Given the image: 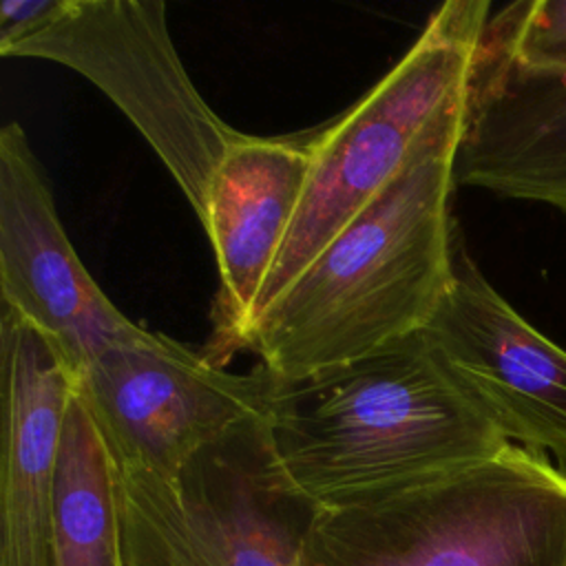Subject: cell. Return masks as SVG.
Listing matches in <instances>:
<instances>
[{
	"label": "cell",
	"instance_id": "cell-14",
	"mask_svg": "<svg viewBox=\"0 0 566 566\" xmlns=\"http://www.w3.org/2000/svg\"><path fill=\"white\" fill-rule=\"evenodd\" d=\"M480 42L533 66H566V0H517L489 15Z\"/></svg>",
	"mask_w": 566,
	"mask_h": 566
},
{
	"label": "cell",
	"instance_id": "cell-1",
	"mask_svg": "<svg viewBox=\"0 0 566 566\" xmlns=\"http://www.w3.org/2000/svg\"><path fill=\"white\" fill-rule=\"evenodd\" d=\"M268 420L281 467L318 509L380 500L511 444L427 329L360 360L279 382Z\"/></svg>",
	"mask_w": 566,
	"mask_h": 566
},
{
	"label": "cell",
	"instance_id": "cell-9",
	"mask_svg": "<svg viewBox=\"0 0 566 566\" xmlns=\"http://www.w3.org/2000/svg\"><path fill=\"white\" fill-rule=\"evenodd\" d=\"M0 287L2 305L53 340L75 380L137 327L80 261L46 175L15 122L0 130Z\"/></svg>",
	"mask_w": 566,
	"mask_h": 566
},
{
	"label": "cell",
	"instance_id": "cell-7",
	"mask_svg": "<svg viewBox=\"0 0 566 566\" xmlns=\"http://www.w3.org/2000/svg\"><path fill=\"white\" fill-rule=\"evenodd\" d=\"M276 387L261 365L250 374L226 371L203 352L142 325L77 378L113 464L168 480L228 429L268 413Z\"/></svg>",
	"mask_w": 566,
	"mask_h": 566
},
{
	"label": "cell",
	"instance_id": "cell-11",
	"mask_svg": "<svg viewBox=\"0 0 566 566\" xmlns=\"http://www.w3.org/2000/svg\"><path fill=\"white\" fill-rule=\"evenodd\" d=\"M453 181L566 217V66L524 64L478 42Z\"/></svg>",
	"mask_w": 566,
	"mask_h": 566
},
{
	"label": "cell",
	"instance_id": "cell-12",
	"mask_svg": "<svg viewBox=\"0 0 566 566\" xmlns=\"http://www.w3.org/2000/svg\"><path fill=\"white\" fill-rule=\"evenodd\" d=\"M0 566H53L62 433L77 380L62 352L2 305Z\"/></svg>",
	"mask_w": 566,
	"mask_h": 566
},
{
	"label": "cell",
	"instance_id": "cell-13",
	"mask_svg": "<svg viewBox=\"0 0 566 566\" xmlns=\"http://www.w3.org/2000/svg\"><path fill=\"white\" fill-rule=\"evenodd\" d=\"M53 566H124L113 458L77 391L55 475Z\"/></svg>",
	"mask_w": 566,
	"mask_h": 566
},
{
	"label": "cell",
	"instance_id": "cell-2",
	"mask_svg": "<svg viewBox=\"0 0 566 566\" xmlns=\"http://www.w3.org/2000/svg\"><path fill=\"white\" fill-rule=\"evenodd\" d=\"M460 133L462 119L438 130L254 318L245 349L274 380L360 360L429 325L451 281Z\"/></svg>",
	"mask_w": 566,
	"mask_h": 566
},
{
	"label": "cell",
	"instance_id": "cell-10",
	"mask_svg": "<svg viewBox=\"0 0 566 566\" xmlns=\"http://www.w3.org/2000/svg\"><path fill=\"white\" fill-rule=\"evenodd\" d=\"M312 148L314 128L285 137L239 133L212 175L201 223L219 268L212 338L203 349L214 365L245 349L259 294L310 177Z\"/></svg>",
	"mask_w": 566,
	"mask_h": 566
},
{
	"label": "cell",
	"instance_id": "cell-4",
	"mask_svg": "<svg viewBox=\"0 0 566 566\" xmlns=\"http://www.w3.org/2000/svg\"><path fill=\"white\" fill-rule=\"evenodd\" d=\"M489 15L486 0L444 2L360 99L314 128L310 177L254 318L398 179L438 130L464 117L473 57Z\"/></svg>",
	"mask_w": 566,
	"mask_h": 566
},
{
	"label": "cell",
	"instance_id": "cell-5",
	"mask_svg": "<svg viewBox=\"0 0 566 566\" xmlns=\"http://www.w3.org/2000/svg\"><path fill=\"white\" fill-rule=\"evenodd\" d=\"M115 478L124 566H301L318 513L281 467L268 413L199 449L172 480L137 467Z\"/></svg>",
	"mask_w": 566,
	"mask_h": 566
},
{
	"label": "cell",
	"instance_id": "cell-6",
	"mask_svg": "<svg viewBox=\"0 0 566 566\" xmlns=\"http://www.w3.org/2000/svg\"><path fill=\"white\" fill-rule=\"evenodd\" d=\"M0 53L51 60L88 77L126 113L203 221L212 175L239 133L190 82L164 2L57 0L38 29Z\"/></svg>",
	"mask_w": 566,
	"mask_h": 566
},
{
	"label": "cell",
	"instance_id": "cell-8",
	"mask_svg": "<svg viewBox=\"0 0 566 566\" xmlns=\"http://www.w3.org/2000/svg\"><path fill=\"white\" fill-rule=\"evenodd\" d=\"M444 363L517 447L566 467V349L484 279L455 223L449 287L424 327Z\"/></svg>",
	"mask_w": 566,
	"mask_h": 566
},
{
	"label": "cell",
	"instance_id": "cell-3",
	"mask_svg": "<svg viewBox=\"0 0 566 566\" xmlns=\"http://www.w3.org/2000/svg\"><path fill=\"white\" fill-rule=\"evenodd\" d=\"M301 566H566V467L502 453L345 509H318Z\"/></svg>",
	"mask_w": 566,
	"mask_h": 566
},
{
	"label": "cell",
	"instance_id": "cell-15",
	"mask_svg": "<svg viewBox=\"0 0 566 566\" xmlns=\"http://www.w3.org/2000/svg\"><path fill=\"white\" fill-rule=\"evenodd\" d=\"M57 0H4L0 4V51L38 29Z\"/></svg>",
	"mask_w": 566,
	"mask_h": 566
}]
</instances>
